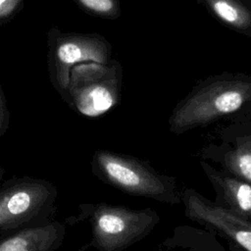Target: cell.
Wrapping results in <instances>:
<instances>
[{
  "label": "cell",
  "mask_w": 251,
  "mask_h": 251,
  "mask_svg": "<svg viewBox=\"0 0 251 251\" xmlns=\"http://www.w3.org/2000/svg\"><path fill=\"white\" fill-rule=\"evenodd\" d=\"M47 48L49 77L63 100L73 67L86 62L107 64L111 60L109 41L97 33L63 32L52 27L47 33Z\"/></svg>",
  "instance_id": "obj_6"
},
{
  "label": "cell",
  "mask_w": 251,
  "mask_h": 251,
  "mask_svg": "<svg viewBox=\"0 0 251 251\" xmlns=\"http://www.w3.org/2000/svg\"><path fill=\"white\" fill-rule=\"evenodd\" d=\"M122 71L118 62L80 63L73 67L64 101L77 113L99 117L120 99Z\"/></svg>",
  "instance_id": "obj_4"
},
{
  "label": "cell",
  "mask_w": 251,
  "mask_h": 251,
  "mask_svg": "<svg viewBox=\"0 0 251 251\" xmlns=\"http://www.w3.org/2000/svg\"><path fill=\"white\" fill-rule=\"evenodd\" d=\"M4 175H5V170H4V168L2 166H0V182L3 179Z\"/></svg>",
  "instance_id": "obj_16"
},
{
  "label": "cell",
  "mask_w": 251,
  "mask_h": 251,
  "mask_svg": "<svg viewBox=\"0 0 251 251\" xmlns=\"http://www.w3.org/2000/svg\"><path fill=\"white\" fill-rule=\"evenodd\" d=\"M58 190L50 181L12 176L0 184V238L20 228L54 220Z\"/></svg>",
  "instance_id": "obj_3"
},
{
  "label": "cell",
  "mask_w": 251,
  "mask_h": 251,
  "mask_svg": "<svg viewBox=\"0 0 251 251\" xmlns=\"http://www.w3.org/2000/svg\"><path fill=\"white\" fill-rule=\"evenodd\" d=\"M181 200L189 219L221 232L245 251H251V221L212 203L191 188L183 191Z\"/></svg>",
  "instance_id": "obj_7"
},
{
  "label": "cell",
  "mask_w": 251,
  "mask_h": 251,
  "mask_svg": "<svg viewBox=\"0 0 251 251\" xmlns=\"http://www.w3.org/2000/svg\"><path fill=\"white\" fill-rule=\"evenodd\" d=\"M10 125V112L8 110L5 95L0 85V137L8 130Z\"/></svg>",
  "instance_id": "obj_15"
},
{
  "label": "cell",
  "mask_w": 251,
  "mask_h": 251,
  "mask_svg": "<svg viewBox=\"0 0 251 251\" xmlns=\"http://www.w3.org/2000/svg\"><path fill=\"white\" fill-rule=\"evenodd\" d=\"M202 167L215 189L222 196L226 204L225 208L251 221V184L215 171L205 163H202Z\"/></svg>",
  "instance_id": "obj_9"
},
{
  "label": "cell",
  "mask_w": 251,
  "mask_h": 251,
  "mask_svg": "<svg viewBox=\"0 0 251 251\" xmlns=\"http://www.w3.org/2000/svg\"><path fill=\"white\" fill-rule=\"evenodd\" d=\"M227 171L236 178L251 184V136L239 138L224 158Z\"/></svg>",
  "instance_id": "obj_12"
},
{
  "label": "cell",
  "mask_w": 251,
  "mask_h": 251,
  "mask_svg": "<svg viewBox=\"0 0 251 251\" xmlns=\"http://www.w3.org/2000/svg\"><path fill=\"white\" fill-rule=\"evenodd\" d=\"M82 207L91 225L90 244L98 251L125 250L145 237L160 220L150 208L132 210L107 203Z\"/></svg>",
  "instance_id": "obj_5"
},
{
  "label": "cell",
  "mask_w": 251,
  "mask_h": 251,
  "mask_svg": "<svg viewBox=\"0 0 251 251\" xmlns=\"http://www.w3.org/2000/svg\"><path fill=\"white\" fill-rule=\"evenodd\" d=\"M65 236V225L54 219L1 237L0 251H57L63 245Z\"/></svg>",
  "instance_id": "obj_8"
},
{
  "label": "cell",
  "mask_w": 251,
  "mask_h": 251,
  "mask_svg": "<svg viewBox=\"0 0 251 251\" xmlns=\"http://www.w3.org/2000/svg\"><path fill=\"white\" fill-rule=\"evenodd\" d=\"M251 101V76L222 75L197 84L173 110L170 130L182 133L236 112Z\"/></svg>",
  "instance_id": "obj_1"
},
{
  "label": "cell",
  "mask_w": 251,
  "mask_h": 251,
  "mask_svg": "<svg viewBox=\"0 0 251 251\" xmlns=\"http://www.w3.org/2000/svg\"><path fill=\"white\" fill-rule=\"evenodd\" d=\"M85 13L107 20H116L121 17L120 0H74Z\"/></svg>",
  "instance_id": "obj_13"
},
{
  "label": "cell",
  "mask_w": 251,
  "mask_h": 251,
  "mask_svg": "<svg viewBox=\"0 0 251 251\" xmlns=\"http://www.w3.org/2000/svg\"><path fill=\"white\" fill-rule=\"evenodd\" d=\"M91 168L99 179L127 194L171 204L181 201L174 178L158 174L131 156L97 150L93 154Z\"/></svg>",
  "instance_id": "obj_2"
},
{
  "label": "cell",
  "mask_w": 251,
  "mask_h": 251,
  "mask_svg": "<svg viewBox=\"0 0 251 251\" xmlns=\"http://www.w3.org/2000/svg\"><path fill=\"white\" fill-rule=\"evenodd\" d=\"M226 27L251 37V0H198Z\"/></svg>",
  "instance_id": "obj_10"
},
{
  "label": "cell",
  "mask_w": 251,
  "mask_h": 251,
  "mask_svg": "<svg viewBox=\"0 0 251 251\" xmlns=\"http://www.w3.org/2000/svg\"><path fill=\"white\" fill-rule=\"evenodd\" d=\"M25 0H0V25L10 22L24 7Z\"/></svg>",
  "instance_id": "obj_14"
},
{
  "label": "cell",
  "mask_w": 251,
  "mask_h": 251,
  "mask_svg": "<svg viewBox=\"0 0 251 251\" xmlns=\"http://www.w3.org/2000/svg\"><path fill=\"white\" fill-rule=\"evenodd\" d=\"M156 251H226L210 231L191 226H178L172 238Z\"/></svg>",
  "instance_id": "obj_11"
}]
</instances>
